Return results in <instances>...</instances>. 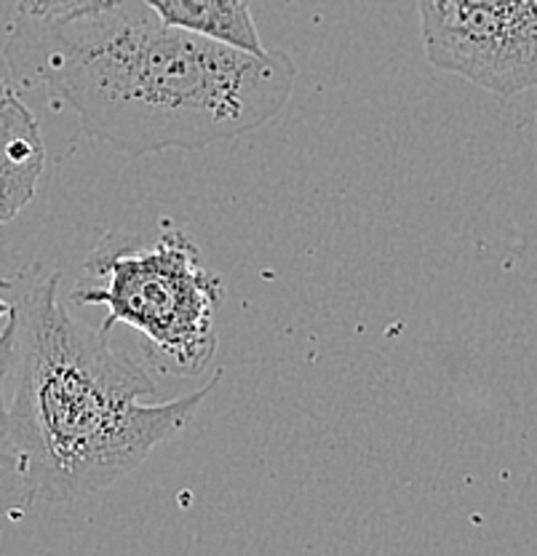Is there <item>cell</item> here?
Segmentation results:
<instances>
[{"instance_id":"cell-1","label":"cell","mask_w":537,"mask_h":556,"mask_svg":"<svg viewBox=\"0 0 537 556\" xmlns=\"http://www.w3.org/2000/svg\"><path fill=\"white\" fill-rule=\"evenodd\" d=\"M3 56L16 86H43L86 137L129 159L252 135L297 84L284 51L254 54L164 25L144 0L46 25L11 20Z\"/></svg>"},{"instance_id":"cell-2","label":"cell","mask_w":537,"mask_h":556,"mask_svg":"<svg viewBox=\"0 0 537 556\" xmlns=\"http://www.w3.org/2000/svg\"><path fill=\"white\" fill-rule=\"evenodd\" d=\"M60 278H38L0 329V468L20 477L30 503H71L113 486L177 437L222 378L150 402L153 378L73 316Z\"/></svg>"},{"instance_id":"cell-3","label":"cell","mask_w":537,"mask_h":556,"mask_svg":"<svg viewBox=\"0 0 537 556\" xmlns=\"http://www.w3.org/2000/svg\"><path fill=\"white\" fill-rule=\"evenodd\" d=\"M86 276L91 281L73 289V303L107 308L100 327L105 334L115 324L137 329L150 367L195 378L215 362V318L225 287L182 230H164L153 243L137 236L102 241L86 263Z\"/></svg>"},{"instance_id":"cell-4","label":"cell","mask_w":537,"mask_h":556,"mask_svg":"<svg viewBox=\"0 0 537 556\" xmlns=\"http://www.w3.org/2000/svg\"><path fill=\"white\" fill-rule=\"evenodd\" d=\"M429 62L498 97L537 89V0H418Z\"/></svg>"},{"instance_id":"cell-5","label":"cell","mask_w":537,"mask_h":556,"mask_svg":"<svg viewBox=\"0 0 537 556\" xmlns=\"http://www.w3.org/2000/svg\"><path fill=\"white\" fill-rule=\"evenodd\" d=\"M43 169L46 144L36 113L11 91L0 108V225L36 199Z\"/></svg>"},{"instance_id":"cell-6","label":"cell","mask_w":537,"mask_h":556,"mask_svg":"<svg viewBox=\"0 0 537 556\" xmlns=\"http://www.w3.org/2000/svg\"><path fill=\"white\" fill-rule=\"evenodd\" d=\"M144 5L164 25L204 35L254 54L268 51L254 25L250 0H144Z\"/></svg>"},{"instance_id":"cell-7","label":"cell","mask_w":537,"mask_h":556,"mask_svg":"<svg viewBox=\"0 0 537 556\" xmlns=\"http://www.w3.org/2000/svg\"><path fill=\"white\" fill-rule=\"evenodd\" d=\"M115 0H20L14 11V22H30V25H46V22H67L75 16L94 14L107 9Z\"/></svg>"},{"instance_id":"cell-8","label":"cell","mask_w":537,"mask_h":556,"mask_svg":"<svg viewBox=\"0 0 537 556\" xmlns=\"http://www.w3.org/2000/svg\"><path fill=\"white\" fill-rule=\"evenodd\" d=\"M11 91H14V89H11V86L5 84L3 78H0V108H3V102L9 100V94H11Z\"/></svg>"},{"instance_id":"cell-9","label":"cell","mask_w":537,"mask_h":556,"mask_svg":"<svg viewBox=\"0 0 537 556\" xmlns=\"http://www.w3.org/2000/svg\"><path fill=\"white\" fill-rule=\"evenodd\" d=\"M9 308H11V303H5V300L0 298V318H3L5 313H9Z\"/></svg>"}]
</instances>
